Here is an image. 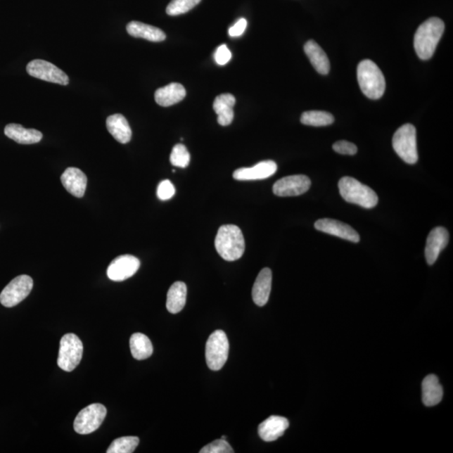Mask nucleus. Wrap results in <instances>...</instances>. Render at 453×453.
I'll use <instances>...</instances> for the list:
<instances>
[{"label":"nucleus","mask_w":453,"mask_h":453,"mask_svg":"<svg viewBox=\"0 0 453 453\" xmlns=\"http://www.w3.org/2000/svg\"><path fill=\"white\" fill-rule=\"evenodd\" d=\"M130 351L137 360H145L153 354V345L149 338L143 333H134L129 340Z\"/></svg>","instance_id":"obj_27"},{"label":"nucleus","mask_w":453,"mask_h":453,"mask_svg":"<svg viewBox=\"0 0 453 453\" xmlns=\"http://www.w3.org/2000/svg\"><path fill=\"white\" fill-rule=\"evenodd\" d=\"M289 421L285 417L272 416L260 423L258 428L259 435L264 442H271L282 437L289 428Z\"/></svg>","instance_id":"obj_16"},{"label":"nucleus","mask_w":453,"mask_h":453,"mask_svg":"<svg viewBox=\"0 0 453 453\" xmlns=\"http://www.w3.org/2000/svg\"><path fill=\"white\" fill-rule=\"evenodd\" d=\"M235 103L236 100L234 96L230 94H221L215 98L212 107L217 115V122L220 125L228 126L232 123Z\"/></svg>","instance_id":"obj_20"},{"label":"nucleus","mask_w":453,"mask_h":453,"mask_svg":"<svg viewBox=\"0 0 453 453\" xmlns=\"http://www.w3.org/2000/svg\"><path fill=\"white\" fill-rule=\"evenodd\" d=\"M357 76L366 97L376 100L384 95L386 87L384 74L371 60H364L359 64Z\"/></svg>","instance_id":"obj_3"},{"label":"nucleus","mask_w":453,"mask_h":453,"mask_svg":"<svg viewBox=\"0 0 453 453\" xmlns=\"http://www.w3.org/2000/svg\"><path fill=\"white\" fill-rule=\"evenodd\" d=\"M338 189L342 198L347 203L369 209L378 204V198L376 191L355 178L343 177L338 182Z\"/></svg>","instance_id":"obj_4"},{"label":"nucleus","mask_w":453,"mask_h":453,"mask_svg":"<svg viewBox=\"0 0 453 453\" xmlns=\"http://www.w3.org/2000/svg\"><path fill=\"white\" fill-rule=\"evenodd\" d=\"M443 396V389L440 385L438 378L434 374H430L422 382V402L426 407L437 406L441 402Z\"/></svg>","instance_id":"obj_25"},{"label":"nucleus","mask_w":453,"mask_h":453,"mask_svg":"<svg viewBox=\"0 0 453 453\" xmlns=\"http://www.w3.org/2000/svg\"><path fill=\"white\" fill-rule=\"evenodd\" d=\"M141 262L136 257L125 255L113 260L107 269L108 277L113 281H124L138 272Z\"/></svg>","instance_id":"obj_12"},{"label":"nucleus","mask_w":453,"mask_h":453,"mask_svg":"<svg viewBox=\"0 0 453 453\" xmlns=\"http://www.w3.org/2000/svg\"><path fill=\"white\" fill-rule=\"evenodd\" d=\"M175 193V186L169 180H164L160 183L158 189V197L162 201L171 199Z\"/></svg>","instance_id":"obj_33"},{"label":"nucleus","mask_w":453,"mask_h":453,"mask_svg":"<svg viewBox=\"0 0 453 453\" xmlns=\"http://www.w3.org/2000/svg\"><path fill=\"white\" fill-rule=\"evenodd\" d=\"M139 443L137 437H123L117 438L108 448L107 453H132Z\"/></svg>","instance_id":"obj_29"},{"label":"nucleus","mask_w":453,"mask_h":453,"mask_svg":"<svg viewBox=\"0 0 453 453\" xmlns=\"http://www.w3.org/2000/svg\"><path fill=\"white\" fill-rule=\"evenodd\" d=\"M232 447L224 439L216 440V441L208 444L200 450V453H233Z\"/></svg>","instance_id":"obj_32"},{"label":"nucleus","mask_w":453,"mask_h":453,"mask_svg":"<svg viewBox=\"0 0 453 453\" xmlns=\"http://www.w3.org/2000/svg\"><path fill=\"white\" fill-rule=\"evenodd\" d=\"M191 160V156L189 151H187L186 147L182 143H178L174 146L171 158V163L175 167L186 168L187 165H189Z\"/></svg>","instance_id":"obj_31"},{"label":"nucleus","mask_w":453,"mask_h":453,"mask_svg":"<svg viewBox=\"0 0 453 453\" xmlns=\"http://www.w3.org/2000/svg\"><path fill=\"white\" fill-rule=\"evenodd\" d=\"M82 354L84 345L80 338L73 333L64 335L60 342L58 364L64 371H73L80 364Z\"/></svg>","instance_id":"obj_6"},{"label":"nucleus","mask_w":453,"mask_h":453,"mask_svg":"<svg viewBox=\"0 0 453 453\" xmlns=\"http://www.w3.org/2000/svg\"><path fill=\"white\" fill-rule=\"evenodd\" d=\"M333 148L334 151L341 155H354L358 151V148L355 143L346 141H340L335 143Z\"/></svg>","instance_id":"obj_34"},{"label":"nucleus","mask_w":453,"mask_h":453,"mask_svg":"<svg viewBox=\"0 0 453 453\" xmlns=\"http://www.w3.org/2000/svg\"><path fill=\"white\" fill-rule=\"evenodd\" d=\"M315 229L322 233L333 235L348 241L359 243L360 241L359 234L351 226L338 220L331 219L317 220L315 223Z\"/></svg>","instance_id":"obj_13"},{"label":"nucleus","mask_w":453,"mask_h":453,"mask_svg":"<svg viewBox=\"0 0 453 453\" xmlns=\"http://www.w3.org/2000/svg\"><path fill=\"white\" fill-rule=\"evenodd\" d=\"M107 129L117 142L127 143L132 137V130L125 116L116 113L108 117Z\"/></svg>","instance_id":"obj_21"},{"label":"nucleus","mask_w":453,"mask_h":453,"mask_svg":"<svg viewBox=\"0 0 453 453\" xmlns=\"http://www.w3.org/2000/svg\"><path fill=\"white\" fill-rule=\"evenodd\" d=\"M448 241H449V234L446 229L437 226L430 231L426 239L425 250L426 262L428 264H433L437 261L440 253L445 249Z\"/></svg>","instance_id":"obj_14"},{"label":"nucleus","mask_w":453,"mask_h":453,"mask_svg":"<svg viewBox=\"0 0 453 453\" xmlns=\"http://www.w3.org/2000/svg\"><path fill=\"white\" fill-rule=\"evenodd\" d=\"M33 288L32 277L23 274L10 282L0 294V302L6 307H13L24 300Z\"/></svg>","instance_id":"obj_9"},{"label":"nucleus","mask_w":453,"mask_h":453,"mask_svg":"<svg viewBox=\"0 0 453 453\" xmlns=\"http://www.w3.org/2000/svg\"><path fill=\"white\" fill-rule=\"evenodd\" d=\"M26 71L33 77L60 85H68L69 78L66 73L55 65L44 60H33L29 63Z\"/></svg>","instance_id":"obj_10"},{"label":"nucleus","mask_w":453,"mask_h":453,"mask_svg":"<svg viewBox=\"0 0 453 453\" xmlns=\"http://www.w3.org/2000/svg\"><path fill=\"white\" fill-rule=\"evenodd\" d=\"M187 288L184 282L177 281L170 287L167 293V308L172 314L181 312L186 302Z\"/></svg>","instance_id":"obj_26"},{"label":"nucleus","mask_w":453,"mask_h":453,"mask_svg":"<svg viewBox=\"0 0 453 453\" xmlns=\"http://www.w3.org/2000/svg\"><path fill=\"white\" fill-rule=\"evenodd\" d=\"M311 185L310 178L307 176L286 177L274 183L273 193L279 197H295L306 193Z\"/></svg>","instance_id":"obj_11"},{"label":"nucleus","mask_w":453,"mask_h":453,"mask_svg":"<svg viewBox=\"0 0 453 453\" xmlns=\"http://www.w3.org/2000/svg\"><path fill=\"white\" fill-rule=\"evenodd\" d=\"M444 30L445 24L437 17L426 20L419 26L414 38V46L420 59L428 60L433 58Z\"/></svg>","instance_id":"obj_1"},{"label":"nucleus","mask_w":453,"mask_h":453,"mask_svg":"<svg viewBox=\"0 0 453 453\" xmlns=\"http://www.w3.org/2000/svg\"><path fill=\"white\" fill-rule=\"evenodd\" d=\"M60 181L65 189L74 197H84L88 179L81 170L75 167L68 168L60 177Z\"/></svg>","instance_id":"obj_17"},{"label":"nucleus","mask_w":453,"mask_h":453,"mask_svg":"<svg viewBox=\"0 0 453 453\" xmlns=\"http://www.w3.org/2000/svg\"><path fill=\"white\" fill-rule=\"evenodd\" d=\"M107 415L106 407L95 403L82 409L74 421V430L81 435H88L100 428Z\"/></svg>","instance_id":"obj_8"},{"label":"nucleus","mask_w":453,"mask_h":453,"mask_svg":"<svg viewBox=\"0 0 453 453\" xmlns=\"http://www.w3.org/2000/svg\"><path fill=\"white\" fill-rule=\"evenodd\" d=\"M222 439L226 440L225 435H223V437H222Z\"/></svg>","instance_id":"obj_37"},{"label":"nucleus","mask_w":453,"mask_h":453,"mask_svg":"<svg viewBox=\"0 0 453 453\" xmlns=\"http://www.w3.org/2000/svg\"><path fill=\"white\" fill-rule=\"evenodd\" d=\"M127 32L136 38L146 39L147 41L160 42L165 40L167 36L158 27L139 21H132L127 25Z\"/></svg>","instance_id":"obj_24"},{"label":"nucleus","mask_w":453,"mask_h":453,"mask_svg":"<svg viewBox=\"0 0 453 453\" xmlns=\"http://www.w3.org/2000/svg\"><path fill=\"white\" fill-rule=\"evenodd\" d=\"M6 136L17 143L23 145H32L40 142L43 137L42 134L34 129H25L23 126L17 124L8 125L4 129Z\"/></svg>","instance_id":"obj_22"},{"label":"nucleus","mask_w":453,"mask_h":453,"mask_svg":"<svg viewBox=\"0 0 453 453\" xmlns=\"http://www.w3.org/2000/svg\"><path fill=\"white\" fill-rule=\"evenodd\" d=\"M231 58H232V54H231L228 46L222 45L217 47L215 54V62L217 64L223 66V65L228 63Z\"/></svg>","instance_id":"obj_35"},{"label":"nucleus","mask_w":453,"mask_h":453,"mask_svg":"<svg viewBox=\"0 0 453 453\" xmlns=\"http://www.w3.org/2000/svg\"><path fill=\"white\" fill-rule=\"evenodd\" d=\"M246 27L247 20L243 18L238 20L237 23L229 30V36L231 37H241L243 32H245Z\"/></svg>","instance_id":"obj_36"},{"label":"nucleus","mask_w":453,"mask_h":453,"mask_svg":"<svg viewBox=\"0 0 453 453\" xmlns=\"http://www.w3.org/2000/svg\"><path fill=\"white\" fill-rule=\"evenodd\" d=\"M277 171V165L273 160H264L250 168H241L233 174L237 181H254L267 179Z\"/></svg>","instance_id":"obj_15"},{"label":"nucleus","mask_w":453,"mask_h":453,"mask_svg":"<svg viewBox=\"0 0 453 453\" xmlns=\"http://www.w3.org/2000/svg\"><path fill=\"white\" fill-rule=\"evenodd\" d=\"M272 285V272L271 269L264 268L256 278L252 290V298L259 307H264L268 302L271 295Z\"/></svg>","instance_id":"obj_18"},{"label":"nucleus","mask_w":453,"mask_h":453,"mask_svg":"<svg viewBox=\"0 0 453 453\" xmlns=\"http://www.w3.org/2000/svg\"><path fill=\"white\" fill-rule=\"evenodd\" d=\"M201 1L202 0H172L167 8V14L171 16L186 14Z\"/></svg>","instance_id":"obj_30"},{"label":"nucleus","mask_w":453,"mask_h":453,"mask_svg":"<svg viewBox=\"0 0 453 453\" xmlns=\"http://www.w3.org/2000/svg\"><path fill=\"white\" fill-rule=\"evenodd\" d=\"M304 51L318 73L326 75L329 72L330 62L328 56L316 42H307L304 46Z\"/></svg>","instance_id":"obj_23"},{"label":"nucleus","mask_w":453,"mask_h":453,"mask_svg":"<svg viewBox=\"0 0 453 453\" xmlns=\"http://www.w3.org/2000/svg\"><path fill=\"white\" fill-rule=\"evenodd\" d=\"M393 148L396 154L404 162L414 165L417 162L416 129L415 126L407 124L396 130L393 136Z\"/></svg>","instance_id":"obj_5"},{"label":"nucleus","mask_w":453,"mask_h":453,"mask_svg":"<svg viewBox=\"0 0 453 453\" xmlns=\"http://www.w3.org/2000/svg\"><path fill=\"white\" fill-rule=\"evenodd\" d=\"M300 122L305 125L321 127V126L332 125L334 122V117L325 111H307L302 113Z\"/></svg>","instance_id":"obj_28"},{"label":"nucleus","mask_w":453,"mask_h":453,"mask_svg":"<svg viewBox=\"0 0 453 453\" xmlns=\"http://www.w3.org/2000/svg\"><path fill=\"white\" fill-rule=\"evenodd\" d=\"M216 250L226 261L241 259L245 250V238L236 225L221 226L215 238Z\"/></svg>","instance_id":"obj_2"},{"label":"nucleus","mask_w":453,"mask_h":453,"mask_svg":"<svg viewBox=\"0 0 453 453\" xmlns=\"http://www.w3.org/2000/svg\"><path fill=\"white\" fill-rule=\"evenodd\" d=\"M186 91L181 84L172 82L155 91V102L160 106L170 107L184 99Z\"/></svg>","instance_id":"obj_19"},{"label":"nucleus","mask_w":453,"mask_h":453,"mask_svg":"<svg viewBox=\"0 0 453 453\" xmlns=\"http://www.w3.org/2000/svg\"><path fill=\"white\" fill-rule=\"evenodd\" d=\"M229 343L224 331L217 330L209 337L206 343V361L208 368L217 371L228 360Z\"/></svg>","instance_id":"obj_7"}]
</instances>
